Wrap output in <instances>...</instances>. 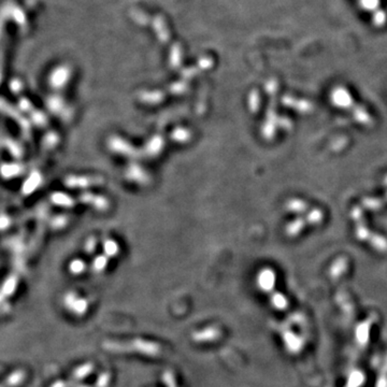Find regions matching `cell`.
Here are the masks:
<instances>
[{
	"label": "cell",
	"instance_id": "7",
	"mask_svg": "<svg viewBox=\"0 0 387 387\" xmlns=\"http://www.w3.org/2000/svg\"><path fill=\"white\" fill-rule=\"evenodd\" d=\"M108 263H109V258L105 254L98 255V256L95 257V260L93 261L92 269L95 272L100 273V272L106 270V268L108 267Z\"/></svg>",
	"mask_w": 387,
	"mask_h": 387
},
{
	"label": "cell",
	"instance_id": "1",
	"mask_svg": "<svg viewBox=\"0 0 387 387\" xmlns=\"http://www.w3.org/2000/svg\"><path fill=\"white\" fill-rule=\"evenodd\" d=\"M109 149L116 154L122 155V156L126 157H135L137 156L138 151L134 148V146L128 143L126 140L120 137H111L108 142Z\"/></svg>",
	"mask_w": 387,
	"mask_h": 387
},
{
	"label": "cell",
	"instance_id": "11",
	"mask_svg": "<svg viewBox=\"0 0 387 387\" xmlns=\"http://www.w3.org/2000/svg\"><path fill=\"white\" fill-rule=\"evenodd\" d=\"M96 246H97V240L95 237H90L88 240H86L85 242V252L89 253V254H92L94 253L95 251H96Z\"/></svg>",
	"mask_w": 387,
	"mask_h": 387
},
{
	"label": "cell",
	"instance_id": "10",
	"mask_svg": "<svg viewBox=\"0 0 387 387\" xmlns=\"http://www.w3.org/2000/svg\"><path fill=\"white\" fill-rule=\"evenodd\" d=\"M55 200L57 203L69 206V208H71L72 205H74V200L72 199V198L64 194H58L55 198Z\"/></svg>",
	"mask_w": 387,
	"mask_h": 387
},
{
	"label": "cell",
	"instance_id": "12",
	"mask_svg": "<svg viewBox=\"0 0 387 387\" xmlns=\"http://www.w3.org/2000/svg\"><path fill=\"white\" fill-rule=\"evenodd\" d=\"M108 383H109V375L108 374H102L98 378V381L96 382V384H94L92 386H84V387H100V386L106 387Z\"/></svg>",
	"mask_w": 387,
	"mask_h": 387
},
{
	"label": "cell",
	"instance_id": "5",
	"mask_svg": "<svg viewBox=\"0 0 387 387\" xmlns=\"http://www.w3.org/2000/svg\"><path fill=\"white\" fill-rule=\"evenodd\" d=\"M70 182L67 184L71 187H80V188H89L94 185H98L102 182V180L99 178L94 177H71L69 179Z\"/></svg>",
	"mask_w": 387,
	"mask_h": 387
},
{
	"label": "cell",
	"instance_id": "9",
	"mask_svg": "<svg viewBox=\"0 0 387 387\" xmlns=\"http://www.w3.org/2000/svg\"><path fill=\"white\" fill-rule=\"evenodd\" d=\"M86 268L85 266V263L81 260H74L71 264H70V270L72 273L74 274H80L82 273Z\"/></svg>",
	"mask_w": 387,
	"mask_h": 387
},
{
	"label": "cell",
	"instance_id": "3",
	"mask_svg": "<svg viewBox=\"0 0 387 387\" xmlns=\"http://www.w3.org/2000/svg\"><path fill=\"white\" fill-rule=\"evenodd\" d=\"M126 178L138 184H146L149 182V176L146 172L136 163H132L126 169Z\"/></svg>",
	"mask_w": 387,
	"mask_h": 387
},
{
	"label": "cell",
	"instance_id": "8",
	"mask_svg": "<svg viewBox=\"0 0 387 387\" xmlns=\"http://www.w3.org/2000/svg\"><path fill=\"white\" fill-rule=\"evenodd\" d=\"M171 139L179 143H184L191 139V132L187 131L186 128H176L171 133Z\"/></svg>",
	"mask_w": 387,
	"mask_h": 387
},
{
	"label": "cell",
	"instance_id": "4",
	"mask_svg": "<svg viewBox=\"0 0 387 387\" xmlns=\"http://www.w3.org/2000/svg\"><path fill=\"white\" fill-rule=\"evenodd\" d=\"M163 145H165V140L162 139L161 136H153L144 145V154L149 157L157 156L161 153Z\"/></svg>",
	"mask_w": 387,
	"mask_h": 387
},
{
	"label": "cell",
	"instance_id": "2",
	"mask_svg": "<svg viewBox=\"0 0 387 387\" xmlns=\"http://www.w3.org/2000/svg\"><path fill=\"white\" fill-rule=\"evenodd\" d=\"M81 201L85 204H90L92 205L94 209H96L98 211H105L109 208V200L107 199L106 197L103 196H100V195H96V194H93V193H90V192H86V193H83L81 195Z\"/></svg>",
	"mask_w": 387,
	"mask_h": 387
},
{
	"label": "cell",
	"instance_id": "6",
	"mask_svg": "<svg viewBox=\"0 0 387 387\" xmlns=\"http://www.w3.org/2000/svg\"><path fill=\"white\" fill-rule=\"evenodd\" d=\"M102 248H103V254H105L108 258L115 257L119 252L118 243L113 239H107L103 241Z\"/></svg>",
	"mask_w": 387,
	"mask_h": 387
}]
</instances>
